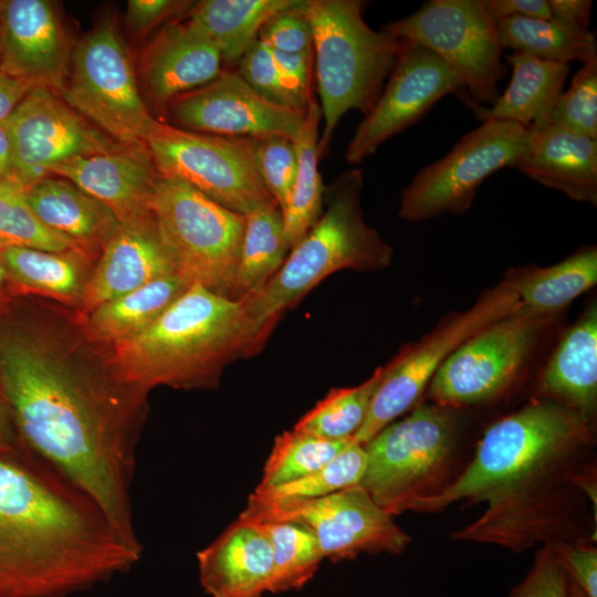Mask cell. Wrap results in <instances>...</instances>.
Listing matches in <instances>:
<instances>
[{
    "label": "cell",
    "mask_w": 597,
    "mask_h": 597,
    "mask_svg": "<svg viewBox=\"0 0 597 597\" xmlns=\"http://www.w3.org/2000/svg\"><path fill=\"white\" fill-rule=\"evenodd\" d=\"M457 440L451 408L418 405L380 430L364 448L367 464L359 485L394 515L430 494L446 470Z\"/></svg>",
    "instance_id": "obj_8"
},
{
    "label": "cell",
    "mask_w": 597,
    "mask_h": 597,
    "mask_svg": "<svg viewBox=\"0 0 597 597\" xmlns=\"http://www.w3.org/2000/svg\"><path fill=\"white\" fill-rule=\"evenodd\" d=\"M190 285L177 273L150 281L76 318L86 337L107 349L153 324Z\"/></svg>",
    "instance_id": "obj_28"
},
{
    "label": "cell",
    "mask_w": 597,
    "mask_h": 597,
    "mask_svg": "<svg viewBox=\"0 0 597 597\" xmlns=\"http://www.w3.org/2000/svg\"><path fill=\"white\" fill-rule=\"evenodd\" d=\"M359 0H301L313 34L323 133L318 157L326 156L341 118L350 109L366 116L378 101L400 50V40L375 31Z\"/></svg>",
    "instance_id": "obj_6"
},
{
    "label": "cell",
    "mask_w": 597,
    "mask_h": 597,
    "mask_svg": "<svg viewBox=\"0 0 597 597\" xmlns=\"http://www.w3.org/2000/svg\"><path fill=\"white\" fill-rule=\"evenodd\" d=\"M106 350L115 373L147 392L216 386L229 360L248 354L244 301L192 284L147 328Z\"/></svg>",
    "instance_id": "obj_4"
},
{
    "label": "cell",
    "mask_w": 597,
    "mask_h": 597,
    "mask_svg": "<svg viewBox=\"0 0 597 597\" xmlns=\"http://www.w3.org/2000/svg\"><path fill=\"white\" fill-rule=\"evenodd\" d=\"M13 160L12 139L7 121L0 122V182L11 181Z\"/></svg>",
    "instance_id": "obj_52"
},
{
    "label": "cell",
    "mask_w": 597,
    "mask_h": 597,
    "mask_svg": "<svg viewBox=\"0 0 597 597\" xmlns=\"http://www.w3.org/2000/svg\"><path fill=\"white\" fill-rule=\"evenodd\" d=\"M320 104L313 97L304 124L294 138L297 167L290 201L282 211L284 234L292 249L314 226L322 212L325 186L318 171Z\"/></svg>",
    "instance_id": "obj_32"
},
{
    "label": "cell",
    "mask_w": 597,
    "mask_h": 597,
    "mask_svg": "<svg viewBox=\"0 0 597 597\" xmlns=\"http://www.w3.org/2000/svg\"><path fill=\"white\" fill-rule=\"evenodd\" d=\"M381 30L437 54L461 80L465 102L491 106L500 96L504 49L483 0H430Z\"/></svg>",
    "instance_id": "obj_10"
},
{
    "label": "cell",
    "mask_w": 597,
    "mask_h": 597,
    "mask_svg": "<svg viewBox=\"0 0 597 597\" xmlns=\"http://www.w3.org/2000/svg\"><path fill=\"white\" fill-rule=\"evenodd\" d=\"M222 62L213 40L188 18L168 23L156 35L143 54L140 73L151 103L167 112L175 97L214 80Z\"/></svg>",
    "instance_id": "obj_21"
},
{
    "label": "cell",
    "mask_w": 597,
    "mask_h": 597,
    "mask_svg": "<svg viewBox=\"0 0 597 597\" xmlns=\"http://www.w3.org/2000/svg\"><path fill=\"white\" fill-rule=\"evenodd\" d=\"M589 439V422L575 410L552 399L531 402L494 422L465 470L407 511H438L460 500L486 502L454 538L512 549L532 546L555 534L563 486L573 483L575 462Z\"/></svg>",
    "instance_id": "obj_2"
},
{
    "label": "cell",
    "mask_w": 597,
    "mask_h": 597,
    "mask_svg": "<svg viewBox=\"0 0 597 597\" xmlns=\"http://www.w3.org/2000/svg\"><path fill=\"white\" fill-rule=\"evenodd\" d=\"M521 306L513 274L486 291L465 312L451 316L387 366L367 416L353 440L362 446L419 402L442 363L467 339Z\"/></svg>",
    "instance_id": "obj_12"
},
{
    "label": "cell",
    "mask_w": 597,
    "mask_h": 597,
    "mask_svg": "<svg viewBox=\"0 0 597 597\" xmlns=\"http://www.w3.org/2000/svg\"><path fill=\"white\" fill-rule=\"evenodd\" d=\"M18 295L10 282L6 268L0 256V313L9 305L12 298Z\"/></svg>",
    "instance_id": "obj_53"
},
{
    "label": "cell",
    "mask_w": 597,
    "mask_h": 597,
    "mask_svg": "<svg viewBox=\"0 0 597 597\" xmlns=\"http://www.w3.org/2000/svg\"><path fill=\"white\" fill-rule=\"evenodd\" d=\"M151 213L175 272L189 285L233 298L244 216L171 177L158 180Z\"/></svg>",
    "instance_id": "obj_7"
},
{
    "label": "cell",
    "mask_w": 597,
    "mask_h": 597,
    "mask_svg": "<svg viewBox=\"0 0 597 597\" xmlns=\"http://www.w3.org/2000/svg\"><path fill=\"white\" fill-rule=\"evenodd\" d=\"M490 15L498 23L511 17L551 19L547 0H483Z\"/></svg>",
    "instance_id": "obj_48"
},
{
    "label": "cell",
    "mask_w": 597,
    "mask_h": 597,
    "mask_svg": "<svg viewBox=\"0 0 597 597\" xmlns=\"http://www.w3.org/2000/svg\"><path fill=\"white\" fill-rule=\"evenodd\" d=\"M63 101L112 139L146 146L161 122L148 111L114 21L98 22L78 43Z\"/></svg>",
    "instance_id": "obj_9"
},
{
    "label": "cell",
    "mask_w": 597,
    "mask_h": 597,
    "mask_svg": "<svg viewBox=\"0 0 597 597\" xmlns=\"http://www.w3.org/2000/svg\"><path fill=\"white\" fill-rule=\"evenodd\" d=\"M83 492L25 449L0 453V597H67L140 557Z\"/></svg>",
    "instance_id": "obj_3"
},
{
    "label": "cell",
    "mask_w": 597,
    "mask_h": 597,
    "mask_svg": "<svg viewBox=\"0 0 597 597\" xmlns=\"http://www.w3.org/2000/svg\"><path fill=\"white\" fill-rule=\"evenodd\" d=\"M0 256L18 295L39 294L73 305L75 310L80 306L93 270L85 251L7 248L0 251Z\"/></svg>",
    "instance_id": "obj_29"
},
{
    "label": "cell",
    "mask_w": 597,
    "mask_h": 597,
    "mask_svg": "<svg viewBox=\"0 0 597 597\" xmlns=\"http://www.w3.org/2000/svg\"><path fill=\"white\" fill-rule=\"evenodd\" d=\"M280 73L283 88L293 107L306 111L311 100V53H284L271 50Z\"/></svg>",
    "instance_id": "obj_45"
},
{
    "label": "cell",
    "mask_w": 597,
    "mask_h": 597,
    "mask_svg": "<svg viewBox=\"0 0 597 597\" xmlns=\"http://www.w3.org/2000/svg\"><path fill=\"white\" fill-rule=\"evenodd\" d=\"M25 198L48 229L88 254L102 250L121 223L107 207L66 179L44 177L25 189Z\"/></svg>",
    "instance_id": "obj_26"
},
{
    "label": "cell",
    "mask_w": 597,
    "mask_h": 597,
    "mask_svg": "<svg viewBox=\"0 0 597 597\" xmlns=\"http://www.w3.org/2000/svg\"><path fill=\"white\" fill-rule=\"evenodd\" d=\"M241 514L304 526L317 540L324 558L333 562L350 559L360 553L399 554L409 543V536L392 515L378 506L359 484L314 499L249 500Z\"/></svg>",
    "instance_id": "obj_14"
},
{
    "label": "cell",
    "mask_w": 597,
    "mask_h": 597,
    "mask_svg": "<svg viewBox=\"0 0 597 597\" xmlns=\"http://www.w3.org/2000/svg\"><path fill=\"white\" fill-rule=\"evenodd\" d=\"M400 50L386 86L357 126L345 157L358 165L394 135L419 121L441 97L464 93L457 74L433 52L400 40Z\"/></svg>",
    "instance_id": "obj_17"
},
{
    "label": "cell",
    "mask_w": 597,
    "mask_h": 597,
    "mask_svg": "<svg viewBox=\"0 0 597 597\" xmlns=\"http://www.w3.org/2000/svg\"><path fill=\"white\" fill-rule=\"evenodd\" d=\"M503 49L510 48L534 57L568 64L597 60V41L589 30H582L553 18L511 17L498 22Z\"/></svg>",
    "instance_id": "obj_33"
},
{
    "label": "cell",
    "mask_w": 597,
    "mask_h": 597,
    "mask_svg": "<svg viewBox=\"0 0 597 597\" xmlns=\"http://www.w3.org/2000/svg\"><path fill=\"white\" fill-rule=\"evenodd\" d=\"M552 18L565 24L588 30L590 0H548Z\"/></svg>",
    "instance_id": "obj_50"
},
{
    "label": "cell",
    "mask_w": 597,
    "mask_h": 597,
    "mask_svg": "<svg viewBox=\"0 0 597 597\" xmlns=\"http://www.w3.org/2000/svg\"><path fill=\"white\" fill-rule=\"evenodd\" d=\"M48 172L69 180L107 207L121 222L153 216L160 174L146 146L74 157L52 165Z\"/></svg>",
    "instance_id": "obj_20"
},
{
    "label": "cell",
    "mask_w": 597,
    "mask_h": 597,
    "mask_svg": "<svg viewBox=\"0 0 597 597\" xmlns=\"http://www.w3.org/2000/svg\"><path fill=\"white\" fill-rule=\"evenodd\" d=\"M541 390L590 419L597 402V307L590 304L564 334L541 376Z\"/></svg>",
    "instance_id": "obj_25"
},
{
    "label": "cell",
    "mask_w": 597,
    "mask_h": 597,
    "mask_svg": "<svg viewBox=\"0 0 597 597\" xmlns=\"http://www.w3.org/2000/svg\"><path fill=\"white\" fill-rule=\"evenodd\" d=\"M530 132V145L514 168L568 198L597 203V139L551 125Z\"/></svg>",
    "instance_id": "obj_24"
},
{
    "label": "cell",
    "mask_w": 597,
    "mask_h": 597,
    "mask_svg": "<svg viewBox=\"0 0 597 597\" xmlns=\"http://www.w3.org/2000/svg\"><path fill=\"white\" fill-rule=\"evenodd\" d=\"M506 59L513 69L506 91L489 107L471 102L469 105L482 122L510 121L528 130L544 128L563 93L569 64L541 60L523 52H514Z\"/></svg>",
    "instance_id": "obj_27"
},
{
    "label": "cell",
    "mask_w": 597,
    "mask_h": 597,
    "mask_svg": "<svg viewBox=\"0 0 597 597\" xmlns=\"http://www.w3.org/2000/svg\"><path fill=\"white\" fill-rule=\"evenodd\" d=\"M352 440H333L294 429L284 431L275 438L256 488H275L303 478L332 461Z\"/></svg>",
    "instance_id": "obj_37"
},
{
    "label": "cell",
    "mask_w": 597,
    "mask_h": 597,
    "mask_svg": "<svg viewBox=\"0 0 597 597\" xmlns=\"http://www.w3.org/2000/svg\"><path fill=\"white\" fill-rule=\"evenodd\" d=\"M298 4L269 19L261 28L258 39L274 51L311 53L313 50L312 28Z\"/></svg>",
    "instance_id": "obj_43"
},
{
    "label": "cell",
    "mask_w": 597,
    "mask_h": 597,
    "mask_svg": "<svg viewBox=\"0 0 597 597\" xmlns=\"http://www.w3.org/2000/svg\"><path fill=\"white\" fill-rule=\"evenodd\" d=\"M367 464L364 446L352 442L332 461L318 470L285 484L255 488L249 500L255 502H277L289 499H314L359 484Z\"/></svg>",
    "instance_id": "obj_38"
},
{
    "label": "cell",
    "mask_w": 597,
    "mask_h": 597,
    "mask_svg": "<svg viewBox=\"0 0 597 597\" xmlns=\"http://www.w3.org/2000/svg\"><path fill=\"white\" fill-rule=\"evenodd\" d=\"M197 559L200 584L211 597H262L270 589L272 547L253 520L240 515Z\"/></svg>",
    "instance_id": "obj_23"
},
{
    "label": "cell",
    "mask_w": 597,
    "mask_h": 597,
    "mask_svg": "<svg viewBox=\"0 0 597 597\" xmlns=\"http://www.w3.org/2000/svg\"><path fill=\"white\" fill-rule=\"evenodd\" d=\"M549 317L520 306L482 328L438 368L429 397L447 408L493 398L517 375Z\"/></svg>",
    "instance_id": "obj_15"
},
{
    "label": "cell",
    "mask_w": 597,
    "mask_h": 597,
    "mask_svg": "<svg viewBox=\"0 0 597 597\" xmlns=\"http://www.w3.org/2000/svg\"><path fill=\"white\" fill-rule=\"evenodd\" d=\"M23 449L11 412L0 394V453Z\"/></svg>",
    "instance_id": "obj_51"
},
{
    "label": "cell",
    "mask_w": 597,
    "mask_h": 597,
    "mask_svg": "<svg viewBox=\"0 0 597 597\" xmlns=\"http://www.w3.org/2000/svg\"><path fill=\"white\" fill-rule=\"evenodd\" d=\"M256 160L261 177L282 212L290 201L296 175L293 140L284 136L258 138Z\"/></svg>",
    "instance_id": "obj_41"
},
{
    "label": "cell",
    "mask_w": 597,
    "mask_h": 597,
    "mask_svg": "<svg viewBox=\"0 0 597 597\" xmlns=\"http://www.w3.org/2000/svg\"><path fill=\"white\" fill-rule=\"evenodd\" d=\"M300 0H203L188 18L217 44L222 61L233 65L258 39L264 23Z\"/></svg>",
    "instance_id": "obj_30"
},
{
    "label": "cell",
    "mask_w": 597,
    "mask_h": 597,
    "mask_svg": "<svg viewBox=\"0 0 597 597\" xmlns=\"http://www.w3.org/2000/svg\"><path fill=\"white\" fill-rule=\"evenodd\" d=\"M0 394L22 447L139 544L130 485L148 392L115 373L75 315L17 295L0 313Z\"/></svg>",
    "instance_id": "obj_1"
},
{
    "label": "cell",
    "mask_w": 597,
    "mask_h": 597,
    "mask_svg": "<svg viewBox=\"0 0 597 597\" xmlns=\"http://www.w3.org/2000/svg\"><path fill=\"white\" fill-rule=\"evenodd\" d=\"M191 3L175 0H129L126 10L127 27L134 36H143L159 23L186 11Z\"/></svg>",
    "instance_id": "obj_46"
},
{
    "label": "cell",
    "mask_w": 597,
    "mask_h": 597,
    "mask_svg": "<svg viewBox=\"0 0 597 597\" xmlns=\"http://www.w3.org/2000/svg\"><path fill=\"white\" fill-rule=\"evenodd\" d=\"M7 248L54 252L82 250L48 229L29 206L25 190L11 181L0 182V251Z\"/></svg>",
    "instance_id": "obj_39"
},
{
    "label": "cell",
    "mask_w": 597,
    "mask_h": 597,
    "mask_svg": "<svg viewBox=\"0 0 597 597\" xmlns=\"http://www.w3.org/2000/svg\"><path fill=\"white\" fill-rule=\"evenodd\" d=\"M363 186V171L350 169L325 187V212L291 249L280 269L242 298L248 353L263 343L282 312L327 275L343 269L374 271L389 265L390 245L364 219Z\"/></svg>",
    "instance_id": "obj_5"
},
{
    "label": "cell",
    "mask_w": 597,
    "mask_h": 597,
    "mask_svg": "<svg viewBox=\"0 0 597 597\" xmlns=\"http://www.w3.org/2000/svg\"><path fill=\"white\" fill-rule=\"evenodd\" d=\"M244 218V233L233 287L234 300H242L258 290L280 269L291 250L277 206L254 209Z\"/></svg>",
    "instance_id": "obj_34"
},
{
    "label": "cell",
    "mask_w": 597,
    "mask_h": 597,
    "mask_svg": "<svg viewBox=\"0 0 597 597\" xmlns=\"http://www.w3.org/2000/svg\"><path fill=\"white\" fill-rule=\"evenodd\" d=\"M528 145L527 127L510 121H483L444 157L415 176L402 191L398 216L417 222L467 211L481 184L501 168H514Z\"/></svg>",
    "instance_id": "obj_13"
},
{
    "label": "cell",
    "mask_w": 597,
    "mask_h": 597,
    "mask_svg": "<svg viewBox=\"0 0 597 597\" xmlns=\"http://www.w3.org/2000/svg\"><path fill=\"white\" fill-rule=\"evenodd\" d=\"M238 64V74L259 95L276 105L295 109L283 88L273 53L263 42L256 39Z\"/></svg>",
    "instance_id": "obj_42"
},
{
    "label": "cell",
    "mask_w": 597,
    "mask_h": 597,
    "mask_svg": "<svg viewBox=\"0 0 597 597\" xmlns=\"http://www.w3.org/2000/svg\"><path fill=\"white\" fill-rule=\"evenodd\" d=\"M385 370L386 366L377 368L358 386L332 389L293 429L333 440L353 438L367 416Z\"/></svg>",
    "instance_id": "obj_36"
},
{
    "label": "cell",
    "mask_w": 597,
    "mask_h": 597,
    "mask_svg": "<svg viewBox=\"0 0 597 597\" xmlns=\"http://www.w3.org/2000/svg\"><path fill=\"white\" fill-rule=\"evenodd\" d=\"M248 519L259 524L272 547L273 572L269 593L279 594L303 588L313 578L324 558L315 536L293 522Z\"/></svg>",
    "instance_id": "obj_35"
},
{
    "label": "cell",
    "mask_w": 597,
    "mask_h": 597,
    "mask_svg": "<svg viewBox=\"0 0 597 597\" xmlns=\"http://www.w3.org/2000/svg\"><path fill=\"white\" fill-rule=\"evenodd\" d=\"M510 597H568V574L554 544L536 554L531 570Z\"/></svg>",
    "instance_id": "obj_44"
},
{
    "label": "cell",
    "mask_w": 597,
    "mask_h": 597,
    "mask_svg": "<svg viewBox=\"0 0 597 597\" xmlns=\"http://www.w3.org/2000/svg\"><path fill=\"white\" fill-rule=\"evenodd\" d=\"M8 123L13 147L11 182L24 190L48 177L52 165L126 147L92 125L45 86L33 87Z\"/></svg>",
    "instance_id": "obj_16"
},
{
    "label": "cell",
    "mask_w": 597,
    "mask_h": 597,
    "mask_svg": "<svg viewBox=\"0 0 597 597\" xmlns=\"http://www.w3.org/2000/svg\"><path fill=\"white\" fill-rule=\"evenodd\" d=\"M146 147L161 177L177 178L231 211L245 216L277 206L259 170L256 138L201 134L161 123Z\"/></svg>",
    "instance_id": "obj_11"
},
{
    "label": "cell",
    "mask_w": 597,
    "mask_h": 597,
    "mask_svg": "<svg viewBox=\"0 0 597 597\" xmlns=\"http://www.w3.org/2000/svg\"><path fill=\"white\" fill-rule=\"evenodd\" d=\"M554 546L574 583L587 597H597V549L566 543H555Z\"/></svg>",
    "instance_id": "obj_47"
},
{
    "label": "cell",
    "mask_w": 597,
    "mask_h": 597,
    "mask_svg": "<svg viewBox=\"0 0 597 597\" xmlns=\"http://www.w3.org/2000/svg\"><path fill=\"white\" fill-rule=\"evenodd\" d=\"M167 113L175 124L191 132L256 139L284 136L291 140L300 133L306 115V111L265 100L230 70L175 97Z\"/></svg>",
    "instance_id": "obj_18"
},
{
    "label": "cell",
    "mask_w": 597,
    "mask_h": 597,
    "mask_svg": "<svg viewBox=\"0 0 597 597\" xmlns=\"http://www.w3.org/2000/svg\"><path fill=\"white\" fill-rule=\"evenodd\" d=\"M38 85L0 70V122L7 121L23 97Z\"/></svg>",
    "instance_id": "obj_49"
},
{
    "label": "cell",
    "mask_w": 597,
    "mask_h": 597,
    "mask_svg": "<svg viewBox=\"0 0 597 597\" xmlns=\"http://www.w3.org/2000/svg\"><path fill=\"white\" fill-rule=\"evenodd\" d=\"M568 597H587L569 576H568Z\"/></svg>",
    "instance_id": "obj_54"
},
{
    "label": "cell",
    "mask_w": 597,
    "mask_h": 597,
    "mask_svg": "<svg viewBox=\"0 0 597 597\" xmlns=\"http://www.w3.org/2000/svg\"><path fill=\"white\" fill-rule=\"evenodd\" d=\"M548 125L597 139V60L583 64L558 97Z\"/></svg>",
    "instance_id": "obj_40"
},
{
    "label": "cell",
    "mask_w": 597,
    "mask_h": 597,
    "mask_svg": "<svg viewBox=\"0 0 597 597\" xmlns=\"http://www.w3.org/2000/svg\"><path fill=\"white\" fill-rule=\"evenodd\" d=\"M0 70L56 93L64 90L67 46L49 1H0Z\"/></svg>",
    "instance_id": "obj_19"
},
{
    "label": "cell",
    "mask_w": 597,
    "mask_h": 597,
    "mask_svg": "<svg viewBox=\"0 0 597 597\" xmlns=\"http://www.w3.org/2000/svg\"><path fill=\"white\" fill-rule=\"evenodd\" d=\"M86 283L76 316L175 272L153 216L119 223L101 250Z\"/></svg>",
    "instance_id": "obj_22"
},
{
    "label": "cell",
    "mask_w": 597,
    "mask_h": 597,
    "mask_svg": "<svg viewBox=\"0 0 597 597\" xmlns=\"http://www.w3.org/2000/svg\"><path fill=\"white\" fill-rule=\"evenodd\" d=\"M513 279L522 308L552 316L596 284V247L582 249L552 266L514 274Z\"/></svg>",
    "instance_id": "obj_31"
}]
</instances>
